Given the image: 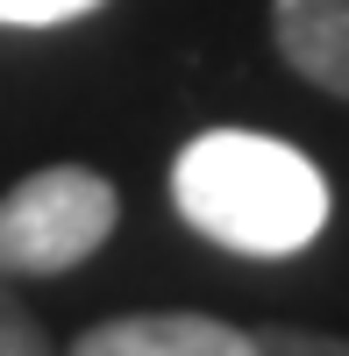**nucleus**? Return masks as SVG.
Returning <instances> with one entry per match:
<instances>
[{
  "label": "nucleus",
  "instance_id": "nucleus-7",
  "mask_svg": "<svg viewBox=\"0 0 349 356\" xmlns=\"http://www.w3.org/2000/svg\"><path fill=\"white\" fill-rule=\"evenodd\" d=\"M107 8V0H0V22L8 29H57V22H79Z\"/></svg>",
  "mask_w": 349,
  "mask_h": 356
},
{
  "label": "nucleus",
  "instance_id": "nucleus-5",
  "mask_svg": "<svg viewBox=\"0 0 349 356\" xmlns=\"http://www.w3.org/2000/svg\"><path fill=\"white\" fill-rule=\"evenodd\" d=\"M0 356H57V342L43 335V321L22 307L15 278H0Z\"/></svg>",
  "mask_w": 349,
  "mask_h": 356
},
{
  "label": "nucleus",
  "instance_id": "nucleus-3",
  "mask_svg": "<svg viewBox=\"0 0 349 356\" xmlns=\"http://www.w3.org/2000/svg\"><path fill=\"white\" fill-rule=\"evenodd\" d=\"M72 356H250V335L214 314H122L86 328Z\"/></svg>",
  "mask_w": 349,
  "mask_h": 356
},
{
  "label": "nucleus",
  "instance_id": "nucleus-2",
  "mask_svg": "<svg viewBox=\"0 0 349 356\" xmlns=\"http://www.w3.org/2000/svg\"><path fill=\"white\" fill-rule=\"evenodd\" d=\"M114 221L122 193L93 164H43L0 193V278H57L86 264Z\"/></svg>",
  "mask_w": 349,
  "mask_h": 356
},
{
  "label": "nucleus",
  "instance_id": "nucleus-4",
  "mask_svg": "<svg viewBox=\"0 0 349 356\" xmlns=\"http://www.w3.org/2000/svg\"><path fill=\"white\" fill-rule=\"evenodd\" d=\"M271 36L307 86L349 100V0H271Z\"/></svg>",
  "mask_w": 349,
  "mask_h": 356
},
{
  "label": "nucleus",
  "instance_id": "nucleus-1",
  "mask_svg": "<svg viewBox=\"0 0 349 356\" xmlns=\"http://www.w3.org/2000/svg\"><path fill=\"white\" fill-rule=\"evenodd\" d=\"M171 207L236 257H300L328 228V178L307 150L257 129H207L171 164Z\"/></svg>",
  "mask_w": 349,
  "mask_h": 356
},
{
  "label": "nucleus",
  "instance_id": "nucleus-6",
  "mask_svg": "<svg viewBox=\"0 0 349 356\" xmlns=\"http://www.w3.org/2000/svg\"><path fill=\"white\" fill-rule=\"evenodd\" d=\"M250 356H349V342L321 335V328H257Z\"/></svg>",
  "mask_w": 349,
  "mask_h": 356
}]
</instances>
